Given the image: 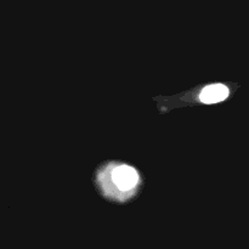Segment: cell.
Listing matches in <instances>:
<instances>
[{
	"mask_svg": "<svg viewBox=\"0 0 249 249\" xmlns=\"http://www.w3.org/2000/svg\"><path fill=\"white\" fill-rule=\"evenodd\" d=\"M112 179L119 190L128 191L138 184L139 175L134 168L128 167V165H119L113 170Z\"/></svg>",
	"mask_w": 249,
	"mask_h": 249,
	"instance_id": "cell-1",
	"label": "cell"
},
{
	"mask_svg": "<svg viewBox=\"0 0 249 249\" xmlns=\"http://www.w3.org/2000/svg\"><path fill=\"white\" fill-rule=\"evenodd\" d=\"M229 89L224 84H212L204 88L199 94V100L204 104L221 102L229 96Z\"/></svg>",
	"mask_w": 249,
	"mask_h": 249,
	"instance_id": "cell-2",
	"label": "cell"
}]
</instances>
